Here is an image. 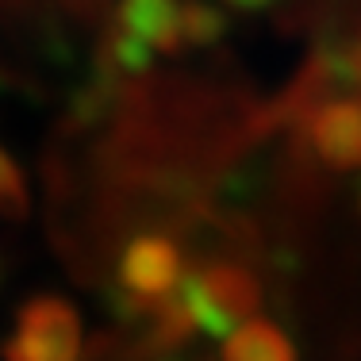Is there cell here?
Wrapping results in <instances>:
<instances>
[{
    "label": "cell",
    "mask_w": 361,
    "mask_h": 361,
    "mask_svg": "<svg viewBox=\"0 0 361 361\" xmlns=\"http://www.w3.org/2000/svg\"><path fill=\"white\" fill-rule=\"evenodd\" d=\"M173 292L188 323L204 334H216V338H227L257 307V288L250 273L235 269V265H204L196 273H185Z\"/></svg>",
    "instance_id": "obj_1"
},
{
    "label": "cell",
    "mask_w": 361,
    "mask_h": 361,
    "mask_svg": "<svg viewBox=\"0 0 361 361\" xmlns=\"http://www.w3.org/2000/svg\"><path fill=\"white\" fill-rule=\"evenodd\" d=\"M188 0H123L119 8V62L139 66L154 50H173L188 42Z\"/></svg>",
    "instance_id": "obj_2"
},
{
    "label": "cell",
    "mask_w": 361,
    "mask_h": 361,
    "mask_svg": "<svg viewBox=\"0 0 361 361\" xmlns=\"http://www.w3.org/2000/svg\"><path fill=\"white\" fill-rule=\"evenodd\" d=\"M81 326L70 304L62 300H31L23 307L16 334L8 338V361H77Z\"/></svg>",
    "instance_id": "obj_3"
},
{
    "label": "cell",
    "mask_w": 361,
    "mask_h": 361,
    "mask_svg": "<svg viewBox=\"0 0 361 361\" xmlns=\"http://www.w3.org/2000/svg\"><path fill=\"white\" fill-rule=\"evenodd\" d=\"M307 139L323 166L361 169V100H326L307 116Z\"/></svg>",
    "instance_id": "obj_4"
},
{
    "label": "cell",
    "mask_w": 361,
    "mask_h": 361,
    "mask_svg": "<svg viewBox=\"0 0 361 361\" xmlns=\"http://www.w3.org/2000/svg\"><path fill=\"white\" fill-rule=\"evenodd\" d=\"M185 265H180V250L169 238H139L127 246L123 265H119V281L135 300L158 304L180 285Z\"/></svg>",
    "instance_id": "obj_5"
},
{
    "label": "cell",
    "mask_w": 361,
    "mask_h": 361,
    "mask_svg": "<svg viewBox=\"0 0 361 361\" xmlns=\"http://www.w3.org/2000/svg\"><path fill=\"white\" fill-rule=\"evenodd\" d=\"M223 361H296V346L281 326L265 319H246L227 334Z\"/></svg>",
    "instance_id": "obj_6"
},
{
    "label": "cell",
    "mask_w": 361,
    "mask_h": 361,
    "mask_svg": "<svg viewBox=\"0 0 361 361\" xmlns=\"http://www.w3.org/2000/svg\"><path fill=\"white\" fill-rule=\"evenodd\" d=\"M23 180H20V169H16V161L8 158L4 150H0V212H8V216H20L23 212Z\"/></svg>",
    "instance_id": "obj_7"
},
{
    "label": "cell",
    "mask_w": 361,
    "mask_h": 361,
    "mask_svg": "<svg viewBox=\"0 0 361 361\" xmlns=\"http://www.w3.org/2000/svg\"><path fill=\"white\" fill-rule=\"evenodd\" d=\"M231 8H243V12H250V8H265L269 0H227Z\"/></svg>",
    "instance_id": "obj_8"
},
{
    "label": "cell",
    "mask_w": 361,
    "mask_h": 361,
    "mask_svg": "<svg viewBox=\"0 0 361 361\" xmlns=\"http://www.w3.org/2000/svg\"><path fill=\"white\" fill-rule=\"evenodd\" d=\"M357 212H361V185H357Z\"/></svg>",
    "instance_id": "obj_9"
},
{
    "label": "cell",
    "mask_w": 361,
    "mask_h": 361,
    "mask_svg": "<svg viewBox=\"0 0 361 361\" xmlns=\"http://www.w3.org/2000/svg\"><path fill=\"white\" fill-rule=\"evenodd\" d=\"M357 73H361V58H357Z\"/></svg>",
    "instance_id": "obj_10"
}]
</instances>
